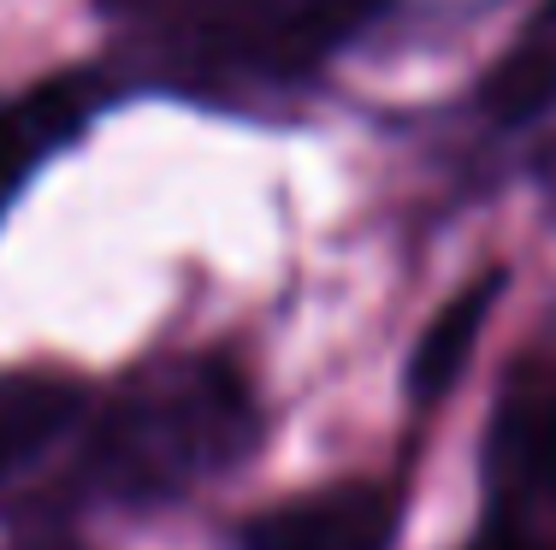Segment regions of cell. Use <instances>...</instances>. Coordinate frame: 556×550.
Returning <instances> with one entry per match:
<instances>
[{"label": "cell", "instance_id": "obj_1", "mask_svg": "<svg viewBox=\"0 0 556 550\" xmlns=\"http://www.w3.org/2000/svg\"><path fill=\"white\" fill-rule=\"evenodd\" d=\"M249 444V397L231 367L178 361L142 373L89 432L84 479L101 497L149 503L207 479Z\"/></svg>", "mask_w": 556, "mask_h": 550}, {"label": "cell", "instance_id": "obj_2", "mask_svg": "<svg viewBox=\"0 0 556 550\" xmlns=\"http://www.w3.org/2000/svg\"><path fill=\"white\" fill-rule=\"evenodd\" d=\"M391 539L396 497L386 486H332L237 527V550H391Z\"/></svg>", "mask_w": 556, "mask_h": 550}, {"label": "cell", "instance_id": "obj_3", "mask_svg": "<svg viewBox=\"0 0 556 550\" xmlns=\"http://www.w3.org/2000/svg\"><path fill=\"white\" fill-rule=\"evenodd\" d=\"M101 107V84L89 72H65L48 84L24 89V95L0 101V207L18 195V183L36 172L54 149L89 125V113Z\"/></svg>", "mask_w": 556, "mask_h": 550}, {"label": "cell", "instance_id": "obj_4", "mask_svg": "<svg viewBox=\"0 0 556 550\" xmlns=\"http://www.w3.org/2000/svg\"><path fill=\"white\" fill-rule=\"evenodd\" d=\"M480 95H485V113L503 125H533L556 113V0L533 12V24L492 65Z\"/></svg>", "mask_w": 556, "mask_h": 550}, {"label": "cell", "instance_id": "obj_5", "mask_svg": "<svg viewBox=\"0 0 556 550\" xmlns=\"http://www.w3.org/2000/svg\"><path fill=\"white\" fill-rule=\"evenodd\" d=\"M77 402H84L77 385L48 373L0 379V479L18 474L48 438H60V426H72Z\"/></svg>", "mask_w": 556, "mask_h": 550}, {"label": "cell", "instance_id": "obj_6", "mask_svg": "<svg viewBox=\"0 0 556 550\" xmlns=\"http://www.w3.org/2000/svg\"><path fill=\"white\" fill-rule=\"evenodd\" d=\"M497 296V279L473 284V291H462L456 303H450L439 320L420 332L415 344V367H408V385H415L420 402H439L450 385H456V373L468 367L473 344H480V325H485V308H492Z\"/></svg>", "mask_w": 556, "mask_h": 550}, {"label": "cell", "instance_id": "obj_7", "mask_svg": "<svg viewBox=\"0 0 556 550\" xmlns=\"http://www.w3.org/2000/svg\"><path fill=\"white\" fill-rule=\"evenodd\" d=\"M509 426L515 432L503 438V462L515 474V497L556 503V397L515 402Z\"/></svg>", "mask_w": 556, "mask_h": 550}, {"label": "cell", "instance_id": "obj_8", "mask_svg": "<svg viewBox=\"0 0 556 550\" xmlns=\"http://www.w3.org/2000/svg\"><path fill=\"white\" fill-rule=\"evenodd\" d=\"M473 550H556L545 539H521V533H509V539H485V545H473Z\"/></svg>", "mask_w": 556, "mask_h": 550}]
</instances>
